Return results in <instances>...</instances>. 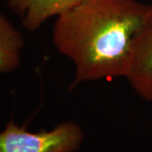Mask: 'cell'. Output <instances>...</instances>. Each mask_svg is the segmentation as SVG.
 Instances as JSON below:
<instances>
[{"mask_svg":"<svg viewBox=\"0 0 152 152\" xmlns=\"http://www.w3.org/2000/svg\"><path fill=\"white\" fill-rule=\"evenodd\" d=\"M148 6L137 0H84L57 17L53 42L75 66L70 90L83 82L125 78Z\"/></svg>","mask_w":152,"mask_h":152,"instance_id":"obj_1","label":"cell"},{"mask_svg":"<svg viewBox=\"0 0 152 152\" xmlns=\"http://www.w3.org/2000/svg\"><path fill=\"white\" fill-rule=\"evenodd\" d=\"M84 132L74 122H64L51 130L31 132L10 121L0 132V152H75L84 141Z\"/></svg>","mask_w":152,"mask_h":152,"instance_id":"obj_2","label":"cell"},{"mask_svg":"<svg viewBox=\"0 0 152 152\" xmlns=\"http://www.w3.org/2000/svg\"><path fill=\"white\" fill-rule=\"evenodd\" d=\"M125 78L140 97L152 102V5L133 40Z\"/></svg>","mask_w":152,"mask_h":152,"instance_id":"obj_3","label":"cell"},{"mask_svg":"<svg viewBox=\"0 0 152 152\" xmlns=\"http://www.w3.org/2000/svg\"><path fill=\"white\" fill-rule=\"evenodd\" d=\"M84 0H9L8 5L22 19V26L37 31L46 20L59 16Z\"/></svg>","mask_w":152,"mask_h":152,"instance_id":"obj_4","label":"cell"},{"mask_svg":"<svg viewBox=\"0 0 152 152\" xmlns=\"http://www.w3.org/2000/svg\"><path fill=\"white\" fill-rule=\"evenodd\" d=\"M24 39L20 32L0 14V74L15 69L20 64Z\"/></svg>","mask_w":152,"mask_h":152,"instance_id":"obj_5","label":"cell"}]
</instances>
